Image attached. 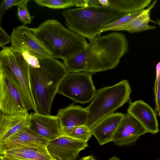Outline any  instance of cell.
Instances as JSON below:
<instances>
[{"instance_id": "1", "label": "cell", "mask_w": 160, "mask_h": 160, "mask_svg": "<svg viewBox=\"0 0 160 160\" xmlns=\"http://www.w3.org/2000/svg\"><path fill=\"white\" fill-rule=\"evenodd\" d=\"M89 40L83 51L72 58L63 60L69 72L95 73L113 69L128 50V40L121 33L98 35Z\"/></svg>"}, {"instance_id": "2", "label": "cell", "mask_w": 160, "mask_h": 160, "mask_svg": "<svg viewBox=\"0 0 160 160\" xmlns=\"http://www.w3.org/2000/svg\"><path fill=\"white\" fill-rule=\"evenodd\" d=\"M39 60V68L30 67L31 89L37 112L50 114L54 98L69 72L63 63L55 58Z\"/></svg>"}, {"instance_id": "3", "label": "cell", "mask_w": 160, "mask_h": 160, "mask_svg": "<svg viewBox=\"0 0 160 160\" xmlns=\"http://www.w3.org/2000/svg\"><path fill=\"white\" fill-rule=\"evenodd\" d=\"M32 28L54 58L63 60L72 58L83 51L88 44L85 38L56 20H47L38 27Z\"/></svg>"}, {"instance_id": "4", "label": "cell", "mask_w": 160, "mask_h": 160, "mask_svg": "<svg viewBox=\"0 0 160 160\" xmlns=\"http://www.w3.org/2000/svg\"><path fill=\"white\" fill-rule=\"evenodd\" d=\"M62 14L68 29L89 40L100 35L105 26L127 13L101 6L69 9Z\"/></svg>"}, {"instance_id": "5", "label": "cell", "mask_w": 160, "mask_h": 160, "mask_svg": "<svg viewBox=\"0 0 160 160\" xmlns=\"http://www.w3.org/2000/svg\"><path fill=\"white\" fill-rule=\"evenodd\" d=\"M131 92L129 82L126 80L98 90L93 100L86 107L88 116L86 125L91 129L100 120L114 113L129 101Z\"/></svg>"}, {"instance_id": "6", "label": "cell", "mask_w": 160, "mask_h": 160, "mask_svg": "<svg viewBox=\"0 0 160 160\" xmlns=\"http://www.w3.org/2000/svg\"><path fill=\"white\" fill-rule=\"evenodd\" d=\"M0 72L13 80L27 110L37 112L31 87L30 66L21 54L12 50L10 46L2 48L0 52Z\"/></svg>"}, {"instance_id": "7", "label": "cell", "mask_w": 160, "mask_h": 160, "mask_svg": "<svg viewBox=\"0 0 160 160\" xmlns=\"http://www.w3.org/2000/svg\"><path fill=\"white\" fill-rule=\"evenodd\" d=\"M92 75V73L87 72H69L62 81L58 93L75 102H90L97 92Z\"/></svg>"}, {"instance_id": "8", "label": "cell", "mask_w": 160, "mask_h": 160, "mask_svg": "<svg viewBox=\"0 0 160 160\" xmlns=\"http://www.w3.org/2000/svg\"><path fill=\"white\" fill-rule=\"evenodd\" d=\"M10 36V47L15 52L21 53L23 51L26 50L39 59L54 58L35 36L32 28L23 25L18 26L13 29Z\"/></svg>"}, {"instance_id": "9", "label": "cell", "mask_w": 160, "mask_h": 160, "mask_svg": "<svg viewBox=\"0 0 160 160\" xmlns=\"http://www.w3.org/2000/svg\"><path fill=\"white\" fill-rule=\"evenodd\" d=\"M0 111L4 114L28 112L16 85L7 75L0 72Z\"/></svg>"}, {"instance_id": "10", "label": "cell", "mask_w": 160, "mask_h": 160, "mask_svg": "<svg viewBox=\"0 0 160 160\" xmlns=\"http://www.w3.org/2000/svg\"><path fill=\"white\" fill-rule=\"evenodd\" d=\"M88 147L87 142L63 135L48 141L46 145L53 160H75Z\"/></svg>"}, {"instance_id": "11", "label": "cell", "mask_w": 160, "mask_h": 160, "mask_svg": "<svg viewBox=\"0 0 160 160\" xmlns=\"http://www.w3.org/2000/svg\"><path fill=\"white\" fill-rule=\"evenodd\" d=\"M148 131L133 116L127 112L124 114L111 142L116 146L132 144Z\"/></svg>"}, {"instance_id": "12", "label": "cell", "mask_w": 160, "mask_h": 160, "mask_svg": "<svg viewBox=\"0 0 160 160\" xmlns=\"http://www.w3.org/2000/svg\"><path fill=\"white\" fill-rule=\"evenodd\" d=\"M29 128L48 141L62 135L61 126L57 115L32 112L30 114Z\"/></svg>"}, {"instance_id": "13", "label": "cell", "mask_w": 160, "mask_h": 160, "mask_svg": "<svg viewBox=\"0 0 160 160\" xmlns=\"http://www.w3.org/2000/svg\"><path fill=\"white\" fill-rule=\"evenodd\" d=\"M127 112L138 120L148 132L155 134L159 131L155 112L143 101L138 100L130 102Z\"/></svg>"}, {"instance_id": "14", "label": "cell", "mask_w": 160, "mask_h": 160, "mask_svg": "<svg viewBox=\"0 0 160 160\" xmlns=\"http://www.w3.org/2000/svg\"><path fill=\"white\" fill-rule=\"evenodd\" d=\"M124 115L121 113H114L100 120L91 129L92 135L100 145L111 142Z\"/></svg>"}, {"instance_id": "15", "label": "cell", "mask_w": 160, "mask_h": 160, "mask_svg": "<svg viewBox=\"0 0 160 160\" xmlns=\"http://www.w3.org/2000/svg\"><path fill=\"white\" fill-rule=\"evenodd\" d=\"M28 112L0 115V143L19 130L29 128Z\"/></svg>"}, {"instance_id": "16", "label": "cell", "mask_w": 160, "mask_h": 160, "mask_svg": "<svg viewBox=\"0 0 160 160\" xmlns=\"http://www.w3.org/2000/svg\"><path fill=\"white\" fill-rule=\"evenodd\" d=\"M48 141L30 128L22 129L0 143V153L25 145L40 144L47 145Z\"/></svg>"}, {"instance_id": "17", "label": "cell", "mask_w": 160, "mask_h": 160, "mask_svg": "<svg viewBox=\"0 0 160 160\" xmlns=\"http://www.w3.org/2000/svg\"><path fill=\"white\" fill-rule=\"evenodd\" d=\"M56 115L62 130L86 125L88 113L86 108L72 104L65 108L60 109Z\"/></svg>"}, {"instance_id": "18", "label": "cell", "mask_w": 160, "mask_h": 160, "mask_svg": "<svg viewBox=\"0 0 160 160\" xmlns=\"http://www.w3.org/2000/svg\"><path fill=\"white\" fill-rule=\"evenodd\" d=\"M0 155L22 160H53L46 145L40 144L22 146L4 151L0 153Z\"/></svg>"}, {"instance_id": "19", "label": "cell", "mask_w": 160, "mask_h": 160, "mask_svg": "<svg viewBox=\"0 0 160 160\" xmlns=\"http://www.w3.org/2000/svg\"><path fill=\"white\" fill-rule=\"evenodd\" d=\"M157 0L153 1L151 4L144 9L138 16L121 26L111 28L109 31H126L129 33H137L156 28V27L149 25L150 22H153L150 18L151 10L155 6Z\"/></svg>"}, {"instance_id": "20", "label": "cell", "mask_w": 160, "mask_h": 160, "mask_svg": "<svg viewBox=\"0 0 160 160\" xmlns=\"http://www.w3.org/2000/svg\"><path fill=\"white\" fill-rule=\"evenodd\" d=\"M152 1L151 0H108V7L127 14L144 9Z\"/></svg>"}, {"instance_id": "21", "label": "cell", "mask_w": 160, "mask_h": 160, "mask_svg": "<svg viewBox=\"0 0 160 160\" xmlns=\"http://www.w3.org/2000/svg\"><path fill=\"white\" fill-rule=\"evenodd\" d=\"M62 135L69 136L87 142L92 135L90 129L86 125L62 129Z\"/></svg>"}, {"instance_id": "22", "label": "cell", "mask_w": 160, "mask_h": 160, "mask_svg": "<svg viewBox=\"0 0 160 160\" xmlns=\"http://www.w3.org/2000/svg\"><path fill=\"white\" fill-rule=\"evenodd\" d=\"M38 5L52 9H64L74 5V0H35Z\"/></svg>"}, {"instance_id": "23", "label": "cell", "mask_w": 160, "mask_h": 160, "mask_svg": "<svg viewBox=\"0 0 160 160\" xmlns=\"http://www.w3.org/2000/svg\"><path fill=\"white\" fill-rule=\"evenodd\" d=\"M29 0H23L18 5L17 15L18 20L25 26L31 24L34 16H31L27 8Z\"/></svg>"}, {"instance_id": "24", "label": "cell", "mask_w": 160, "mask_h": 160, "mask_svg": "<svg viewBox=\"0 0 160 160\" xmlns=\"http://www.w3.org/2000/svg\"><path fill=\"white\" fill-rule=\"evenodd\" d=\"M143 10L126 14L105 26L102 29V32L109 31L112 28L121 26L127 23L139 15Z\"/></svg>"}, {"instance_id": "25", "label": "cell", "mask_w": 160, "mask_h": 160, "mask_svg": "<svg viewBox=\"0 0 160 160\" xmlns=\"http://www.w3.org/2000/svg\"><path fill=\"white\" fill-rule=\"evenodd\" d=\"M156 111L160 117V67H156V77L153 88Z\"/></svg>"}, {"instance_id": "26", "label": "cell", "mask_w": 160, "mask_h": 160, "mask_svg": "<svg viewBox=\"0 0 160 160\" xmlns=\"http://www.w3.org/2000/svg\"><path fill=\"white\" fill-rule=\"evenodd\" d=\"M21 54L30 67L34 68L40 67L39 59L26 50L22 51Z\"/></svg>"}, {"instance_id": "27", "label": "cell", "mask_w": 160, "mask_h": 160, "mask_svg": "<svg viewBox=\"0 0 160 160\" xmlns=\"http://www.w3.org/2000/svg\"><path fill=\"white\" fill-rule=\"evenodd\" d=\"M23 0H2L0 5V23L1 18L6 11L13 6L18 5Z\"/></svg>"}, {"instance_id": "28", "label": "cell", "mask_w": 160, "mask_h": 160, "mask_svg": "<svg viewBox=\"0 0 160 160\" xmlns=\"http://www.w3.org/2000/svg\"><path fill=\"white\" fill-rule=\"evenodd\" d=\"M11 41L10 36L3 28L0 27V47L3 48L5 45Z\"/></svg>"}, {"instance_id": "29", "label": "cell", "mask_w": 160, "mask_h": 160, "mask_svg": "<svg viewBox=\"0 0 160 160\" xmlns=\"http://www.w3.org/2000/svg\"><path fill=\"white\" fill-rule=\"evenodd\" d=\"M74 5L84 8L89 7V4L88 0H74Z\"/></svg>"}, {"instance_id": "30", "label": "cell", "mask_w": 160, "mask_h": 160, "mask_svg": "<svg viewBox=\"0 0 160 160\" xmlns=\"http://www.w3.org/2000/svg\"><path fill=\"white\" fill-rule=\"evenodd\" d=\"M88 2L89 4V7H97L101 6L98 2V0H89Z\"/></svg>"}, {"instance_id": "31", "label": "cell", "mask_w": 160, "mask_h": 160, "mask_svg": "<svg viewBox=\"0 0 160 160\" xmlns=\"http://www.w3.org/2000/svg\"><path fill=\"white\" fill-rule=\"evenodd\" d=\"M0 158L2 160H22L18 159L9 157L4 155H1Z\"/></svg>"}, {"instance_id": "32", "label": "cell", "mask_w": 160, "mask_h": 160, "mask_svg": "<svg viewBox=\"0 0 160 160\" xmlns=\"http://www.w3.org/2000/svg\"><path fill=\"white\" fill-rule=\"evenodd\" d=\"M81 160H97L92 155L82 157Z\"/></svg>"}, {"instance_id": "33", "label": "cell", "mask_w": 160, "mask_h": 160, "mask_svg": "<svg viewBox=\"0 0 160 160\" xmlns=\"http://www.w3.org/2000/svg\"><path fill=\"white\" fill-rule=\"evenodd\" d=\"M107 160H120V159L116 156L111 157Z\"/></svg>"}, {"instance_id": "34", "label": "cell", "mask_w": 160, "mask_h": 160, "mask_svg": "<svg viewBox=\"0 0 160 160\" xmlns=\"http://www.w3.org/2000/svg\"><path fill=\"white\" fill-rule=\"evenodd\" d=\"M157 22L156 23L158 24L160 26V19H157Z\"/></svg>"}, {"instance_id": "35", "label": "cell", "mask_w": 160, "mask_h": 160, "mask_svg": "<svg viewBox=\"0 0 160 160\" xmlns=\"http://www.w3.org/2000/svg\"><path fill=\"white\" fill-rule=\"evenodd\" d=\"M77 158L75 160H78V159H77ZM79 160H81V159H79Z\"/></svg>"}]
</instances>
